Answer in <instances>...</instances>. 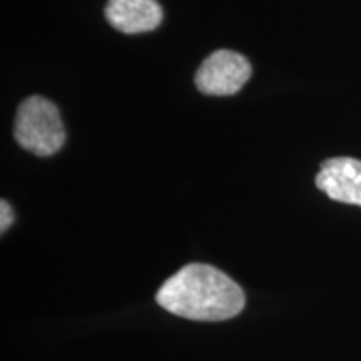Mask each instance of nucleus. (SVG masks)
Listing matches in <instances>:
<instances>
[{"mask_svg": "<svg viewBox=\"0 0 361 361\" xmlns=\"http://www.w3.org/2000/svg\"><path fill=\"white\" fill-rule=\"evenodd\" d=\"M316 188L329 200L361 207V161L355 157H331L322 162Z\"/></svg>", "mask_w": 361, "mask_h": 361, "instance_id": "4", "label": "nucleus"}, {"mask_svg": "<svg viewBox=\"0 0 361 361\" xmlns=\"http://www.w3.org/2000/svg\"><path fill=\"white\" fill-rule=\"evenodd\" d=\"M13 223V211L6 200L0 202V231L6 233Z\"/></svg>", "mask_w": 361, "mask_h": 361, "instance_id": "6", "label": "nucleus"}, {"mask_svg": "<svg viewBox=\"0 0 361 361\" xmlns=\"http://www.w3.org/2000/svg\"><path fill=\"white\" fill-rule=\"evenodd\" d=\"M16 141L25 151L47 157L61 151L66 129L57 106L42 96H30L20 104L13 126Z\"/></svg>", "mask_w": 361, "mask_h": 361, "instance_id": "2", "label": "nucleus"}, {"mask_svg": "<svg viewBox=\"0 0 361 361\" xmlns=\"http://www.w3.org/2000/svg\"><path fill=\"white\" fill-rule=\"evenodd\" d=\"M106 19L124 34L151 32L162 22V7L156 0H109Z\"/></svg>", "mask_w": 361, "mask_h": 361, "instance_id": "5", "label": "nucleus"}, {"mask_svg": "<svg viewBox=\"0 0 361 361\" xmlns=\"http://www.w3.org/2000/svg\"><path fill=\"white\" fill-rule=\"evenodd\" d=\"M157 303L169 313L192 322H224L245 308L246 296L239 284L209 264L180 268L159 288Z\"/></svg>", "mask_w": 361, "mask_h": 361, "instance_id": "1", "label": "nucleus"}, {"mask_svg": "<svg viewBox=\"0 0 361 361\" xmlns=\"http://www.w3.org/2000/svg\"><path fill=\"white\" fill-rule=\"evenodd\" d=\"M251 78V64L239 52L221 49L207 56L196 72V87L206 96H233Z\"/></svg>", "mask_w": 361, "mask_h": 361, "instance_id": "3", "label": "nucleus"}]
</instances>
